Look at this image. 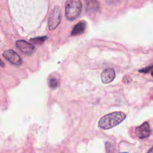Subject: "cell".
<instances>
[{
	"label": "cell",
	"instance_id": "cell-1",
	"mask_svg": "<svg viewBox=\"0 0 153 153\" xmlns=\"http://www.w3.org/2000/svg\"><path fill=\"white\" fill-rule=\"evenodd\" d=\"M126 117L125 113L120 111L114 112L102 117L99 121V127L102 129H110L119 125Z\"/></svg>",
	"mask_w": 153,
	"mask_h": 153
},
{
	"label": "cell",
	"instance_id": "cell-2",
	"mask_svg": "<svg viewBox=\"0 0 153 153\" xmlns=\"http://www.w3.org/2000/svg\"><path fill=\"white\" fill-rule=\"evenodd\" d=\"M81 0H67L65 4V16L68 20H75L82 12Z\"/></svg>",
	"mask_w": 153,
	"mask_h": 153
},
{
	"label": "cell",
	"instance_id": "cell-3",
	"mask_svg": "<svg viewBox=\"0 0 153 153\" xmlns=\"http://www.w3.org/2000/svg\"><path fill=\"white\" fill-rule=\"evenodd\" d=\"M61 12L59 7H55L51 13L49 17V28L50 30H54L58 27L61 22Z\"/></svg>",
	"mask_w": 153,
	"mask_h": 153
},
{
	"label": "cell",
	"instance_id": "cell-4",
	"mask_svg": "<svg viewBox=\"0 0 153 153\" xmlns=\"http://www.w3.org/2000/svg\"><path fill=\"white\" fill-rule=\"evenodd\" d=\"M3 56L6 60L14 65H20L22 63V58L13 49H7L3 52Z\"/></svg>",
	"mask_w": 153,
	"mask_h": 153
},
{
	"label": "cell",
	"instance_id": "cell-5",
	"mask_svg": "<svg viewBox=\"0 0 153 153\" xmlns=\"http://www.w3.org/2000/svg\"><path fill=\"white\" fill-rule=\"evenodd\" d=\"M16 46L19 50L27 55H31L34 51V46L25 40H18L16 43Z\"/></svg>",
	"mask_w": 153,
	"mask_h": 153
},
{
	"label": "cell",
	"instance_id": "cell-6",
	"mask_svg": "<svg viewBox=\"0 0 153 153\" xmlns=\"http://www.w3.org/2000/svg\"><path fill=\"white\" fill-rule=\"evenodd\" d=\"M136 135L140 139H145L149 137L151 134V130L149 124L147 122L144 123L140 126L137 127L135 130Z\"/></svg>",
	"mask_w": 153,
	"mask_h": 153
},
{
	"label": "cell",
	"instance_id": "cell-7",
	"mask_svg": "<svg viewBox=\"0 0 153 153\" xmlns=\"http://www.w3.org/2000/svg\"><path fill=\"white\" fill-rule=\"evenodd\" d=\"M115 79V71L111 68H108L102 72L101 75L102 82L104 84H108Z\"/></svg>",
	"mask_w": 153,
	"mask_h": 153
},
{
	"label": "cell",
	"instance_id": "cell-8",
	"mask_svg": "<svg viewBox=\"0 0 153 153\" xmlns=\"http://www.w3.org/2000/svg\"><path fill=\"white\" fill-rule=\"evenodd\" d=\"M87 13H96L100 11V4L97 0H85Z\"/></svg>",
	"mask_w": 153,
	"mask_h": 153
},
{
	"label": "cell",
	"instance_id": "cell-9",
	"mask_svg": "<svg viewBox=\"0 0 153 153\" xmlns=\"http://www.w3.org/2000/svg\"><path fill=\"white\" fill-rule=\"evenodd\" d=\"M86 25L87 24L85 21H80L79 23H77L73 27L71 31V35L76 36L83 34L85 31V28H86Z\"/></svg>",
	"mask_w": 153,
	"mask_h": 153
},
{
	"label": "cell",
	"instance_id": "cell-10",
	"mask_svg": "<svg viewBox=\"0 0 153 153\" xmlns=\"http://www.w3.org/2000/svg\"><path fill=\"white\" fill-rule=\"evenodd\" d=\"M46 39H47V37H36V38H32L31 40V41L33 42V43L40 45L41 44V43H43Z\"/></svg>",
	"mask_w": 153,
	"mask_h": 153
},
{
	"label": "cell",
	"instance_id": "cell-11",
	"mask_svg": "<svg viewBox=\"0 0 153 153\" xmlns=\"http://www.w3.org/2000/svg\"><path fill=\"white\" fill-rule=\"evenodd\" d=\"M58 85H59V83L56 79H52L49 81V86L52 89H56L58 87Z\"/></svg>",
	"mask_w": 153,
	"mask_h": 153
},
{
	"label": "cell",
	"instance_id": "cell-12",
	"mask_svg": "<svg viewBox=\"0 0 153 153\" xmlns=\"http://www.w3.org/2000/svg\"><path fill=\"white\" fill-rule=\"evenodd\" d=\"M153 69V65L152 66H149V67H146V68H144V69H141V70H140L139 71L141 72V73H148V72L149 71V70H152Z\"/></svg>",
	"mask_w": 153,
	"mask_h": 153
},
{
	"label": "cell",
	"instance_id": "cell-13",
	"mask_svg": "<svg viewBox=\"0 0 153 153\" xmlns=\"http://www.w3.org/2000/svg\"><path fill=\"white\" fill-rule=\"evenodd\" d=\"M120 0H105L106 2L109 4H117L118 3Z\"/></svg>",
	"mask_w": 153,
	"mask_h": 153
},
{
	"label": "cell",
	"instance_id": "cell-14",
	"mask_svg": "<svg viewBox=\"0 0 153 153\" xmlns=\"http://www.w3.org/2000/svg\"><path fill=\"white\" fill-rule=\"evenodd\" d=\"M0 66H1V67H4V63H3V61H1V59H0Z\"/></svg>",
	"mask_w": 153,
	"mask_h": 153
},
{
	"label": "cell",
	"instance_id": "cell-15",
	"mask_svg": "<svg viewBox=\"0 0 153 153\" xmlns=\"http://www.w3.org/2000/svg\"><path fill=\"white\" fill-rule=\"evenodd\" d=\"M148 152H152V153H153V147L152 148V149H149V150L148 151Z\"/></svg>",
	"mask_w": 153,
	"mask_h": 153
}]
</instances>
